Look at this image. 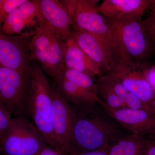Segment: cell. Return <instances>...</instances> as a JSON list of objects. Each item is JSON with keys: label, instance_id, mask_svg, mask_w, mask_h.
<instances>
[{"label": "cell", "instance_id": "14", "mask_svg": "<svg viewBox=\"0 0 155 155\" xmlns=\"http://www.w3.org/2000/svg\"><path fill=\"white\" fill-rule=\"evenodd\" d=\"M64 67L93 76L102 75L101 70L71 37L64 41Z\"/></svg>", "mask_w": 155, "mask_h": 155}, {"label": "cell", "instance_id": "18", "mask_svg": "<svg viewBox=\"0 0 155 155\" xmlns=\"http://www.w3.org/2000/svg\"><path fill=\"white\" fill-rule=\"evenodd\" d=\"M60 75L77 86L98 94L97 82L94 79V76L84 72L67 68L63 70Z\"/></svg>", "mask_w": 155, "mask_h": 155}, {"label": "cell", "instance_id": "19", "mask_svg": "<svg viewBox=\"0 0 155 155\" xmlns=\"http://www.w3.org/2000/svg\"><path fill=\"white\" fill-rule=\"evenodd\" d=\"M26 27L19 8L8 15L2 25V30L5 34L16 35L22 34Z\"/></svg>", "mask_w": 155, "mask_h": 155}, {"label": "cell", "instance_id": "22", "mask_svg": "<svg viewBox=\"0 0 155 155\" xmlns=\"http://www.w3.org/2000/svg\"><path fill=\"white\" fill-rule=\"evenodd\" d=\"M147 12L142 23L145 33L155 51V0Z\"/></svg>", "mask_w": 155, "mask_h": 155}, {"label": "cell", "instance_id": "8", "mask_svg": "<svg viewBox=\"0 0 155 155\" xmlns=\"http://www.w3.org/2000/svg\"><path fill=\"white\" fill-rule=\"evenodd\" d=\"M0 26V67L22 71H29L34 62L28 45L35 30L19 35H10Z\"/></svg>", "mask_w": 155, "mask_h": 155}, {"label": "cell", "instance_id": "24", "mask_svg": "<svg viewBox=\"0 0 155 155\" xmlns=\"http://www.w3.org/2000/svg\"><path fill=\"white\" fill-rule=\"evenodd\" d=\"M26 0H2L0 3V26L10 13L19 8Z\"/></svg>", "mask_w": 155, "mask_h": 155}, {"label": "cell", "instance_id": "15", "mask_svg": "<svg viewBox=\"0 0 155 155\" xmlns=\"http://www.w3.org/2000/svg\"><path fill=\"white\" fill-rule=\"evenodd\" d=\"M54 86L68 103L79 107H88L98 104L101 99L98 94L77 86L61 75L54 79Z\"/></svg>", "mask_w": 155, "mask_h": 155}, {"label": "cell", "instance_id": "7", "mask_svg": "<svg viewBox=\"0 0 155 155\" xmlns=\"http://www.w3.org/2000/svg\"><path fill=\"white\" fill-rule=\"evenodd\" d=\"M71 36L100 67L102 74L111 73L121 64L128 65L119 50L105 39L80 31L72 30Z\"/></svg>", "mask_w": 155, "mask_h": 155}, {"label": "cell", "instance_id": "31", "mask_svg": "<svg viewBox=\"0 0 155 155\" xmlns=\"http://www.w3.org/2000/svg\"><path fill=\"white\" fill-rule=\"evenodd\" d=\"M1 2H2V0H0V3H1Z\"/></svg>", "mask_w": 155, "mask_h": 155}, {"label": "cell", "instance_id": "2", "mask_svg": "<svg viewBox=\"0 0 155 155\" xmlns=\"http://www.w3.org/2000/svg\"><path fill=\"white\" fill-rule=\"evenodd\" d=\"M143 17L110 21L122 57L129 66L147 71L155 64V51L145 33Z\"/></svg>", "mask_w": 155, "mask_h": 155}, {"label": "cell", "instance_id": "27", "mask_svg": "<svg viewBox=\"0 0 155 155\" xmlns=\"http://www.w3.org/2000/svg\"><path fill=\"white\" fill-rule=\"evenodd\" d=\"M36 155H63L61 152L48 144L45 145Z\"/></svg>", "mask_w": 155, "mask_h": 155}, {"label": "cell", "instance_id": "29", "mask_svg": "<svg viewBox=\"0 0 155 155\" xmlns=\"http://www.w3.org/2000/svg\"><path fill=\"white\" fill-rule=\"evenodd\" d=\"M141 155H155V144L144 143Z\"/></svg>", "mask_w": 155, "mask_h": 155}, {"label": "cell", "instance_id": "9", "mask_svg": "<svg viewBox=\"0 0 155 155\" xmlns=\"http://www.w3.org/2000/svg\"><path fill=\"white\" fill-rule=\"evenodd\" d=\"M52 124L58 149L63 155L72 152V133L74 109L65 100L54 85L51 87Z\"/></svg>", "mask_w": 155, "mask_h": 155}, {"label": "cell", "instance_id": "23", "mask_svg": "<svg viewBox=\"0 0 155 155\" xmlns=\"http://www.w3.org/2000/svg\"><path fill=\"white\" fill-rule=\"evenodd\" d=\"M19 8L26 27L33 26L38 22L36 8L33 0H26Z\"/></svg>", "mask_w": 155, "mask_h": 155}, {"label": "cell", "instance_id": "25", "mask_svg": "<svg viewBox=\"0 0 155 155\" xmlns=\"http://www.w3.org/2000/svg\"><path fill=\"white\" fill-rule=\"evenodd\" d=\"M125 103V107L134 109V110H143L148 111L145 109V104L144 102L140 100L135 95L128 92L123 99Z\"/></svg>", "mask_w": 155, "mask_h": 155}, {"label": "cell", "instance_id": "4", "mask_svg": "<svg viewBox=\"0 0 155 155\" xmlns=\"http://www.w3.org/2000/svg\"><path fill=\"white\" fill-rule=\"evenodd\" d=\"M61 2L71 17L72 30L85 31L102 38L120 51L118 39L110 21L99 11L100 1L63 0Z\"/></svg>", "mask_w": 155, "mask_h": 155}, {"label": "cell", "instance_id": "26", "mask_svg": "<svg viewBox=\"0 0 155 155\" xmlns=\"http://www.w3.org/2000/svg\"><path fill=\"white\" fill-rule=\"evenodd\" d=\"M12 118L8 112L0 107V143L5 137Z\"/></svg>", "mask_w": 155, "mask_h": 155}, {"label": "cell", "instance_id": "12", "mask_svg": "<svg viewBox=\"0 0 155 155\" xmlns=\"http://www.w3.org/2000/svg\"><path fill=\"white\" fill-rule=\"evenodd\" d=\"M154 0H104L99 5L100 13L110 21L143 17Z\"/></svg>", "mask_w": 155, "mask_h": 155}, {"label": "cell", "instance_id": "13", "mask_svg": "<svg viewBox=\"0 0 155 155\" xmlns=\"http://www.w3.org/2000/svg\"><path fill=\"white\" fill-rule=\"evenodd\" d=\"M146 71L123 64L111 73L119 78L128 92L148 103L153 97L154 89L148 80Z\"/></svg>", "mask_w": 155, "mask_h": 155}, {"label": "cell", "instance_id": "11", "mask_svg": "<svg viewBox=\"0 0 155 155\" xmlns=\"http://www.w3.org/2000/svg\"><path fill=\"white\" fill-rule=\"evenodd\" d=\"M105 113L130 132L140 135L155 128V119L148 112L127 107L114 109L109 107L102 101L99 103Z\"/></svg>", "mask_w": 155, "mask_h": 155}, {"label": "cell", "instance_id": "3", "mask_svg": "<svg viewBox=\"0 0 155 155\" xmlns=\"http://www.w3.org/2000/svg\"><path fill=\"white\" fill-rule=\"evenodd\" d=\"M51 88V86L41 67L38 63L34 62L31 67L25 116H29L33 124L44 137L47 144L60 151L53 130Z\"/></svg>", "mask_w": 155, "mask_h": 155}, {"label": "cell", "instance_id": "16", "mask_svg": "<svg viewBox=\"0 0 155 155\" xmlns=\"http://www.w3.org/2000/svg\"><path fill=\"white\" fill-rule=\"evenodd\" d=\"M54 35L45 25L38 24L28 45L31 60L38 63L45 72L47 69L51 52L52 39Z\"/></svg>", "mask_w": 155, "mask_h": 155}, {"label": "cell", "instance_id": "17", "mask_svg": "<svg viewBox=\"0 0 155 155\" xmlns=\"http://www.w3.org/2000/svg\"><path fill=\"white\" fill-rule=\"evenodd\" d=\"M140 135L130 134L120 137L108 147V155H141L144 143Z\"/></svg>", "mask_w": 155, "mask_h": 155}, {"label": "cell", "instance_id": "21", "mask_svg": "<svg viewBox=\"0 0 155 155\" xmlns=\"http://www.w3.org/2000/svg\"><path fill=\"white\" fill-rule=\"evenodd\" d=\"M97 81L105 85L122 99L128 92L119 78L112 73L102 74L99 76Z\"/></svg>", "mask_w": 155, "mask_h": 155}, {"label": "cell", "instance_id": "6", "mask_svg": "<svg viewBox=\"0 0 155 155\" xmlns=\"http://www.w3.org/2000/svg\"><path fill=\"white\" fill-rule=\"evenodd\" d=\"M31 70L0 67V107L14 117L25 116Z\"/></svg>", "mask_w": 155, "mask_h": 155}, {"label": "cell", "instance_id": "30", "mask_svg": "<svg viewBox=\"0 0 155 155\" xmlns=\"http://www.w3.org/2000/svg\"><path fill=\"white\" fill-rule=\"evenodd\" d=\"M70 155H108L107 153L104 150H94L84 152L74 153Z\"/></svg>", "mask_w": 155, "mask_h": 155}, {"label": "cell", "instance_id": "1", "mask_svg": "<svg viewBox=\"0 0 155 155\" xmlns=\"http://www.w3.org/2000/svg\"><path fill=\"white\" fill-rule=\"evenodd\" d=\"M94 106L81 107L83 110L80 112L74 109L71 154L94 150L107 151L119 138L117 126L107 116L93 110Z\"/></svg>", "mask_w": 155, "mask_h": 155}, {"label": "cell", "instance_id": "5", "mask_svg": "<svg viewBox=\"0 0 155 155\" xmlns=\"http://www.w3.org/2000/svg\"><path fill=\"white\" fill-rule=\"evenodd\" d=\"M47 144L41 132L25 116L11 119L5 138L0 143L2 155H36Z\"/></svg>", "mask_w": 155, "mask_h": 155}, {"label": "cell", "instance_id": "28", "mask_svg": "<svg viewBox=\"0 0 155 155\" xmlns=\"http://www.w3.org/2000/svg\"><path fill=\"white\" fill-rule=\"evenodd\" d=\"M146 74L148 81L155 90V64L147 70Z\"/></svg>", "mask_w": 155, "mask_h": 155}, {"label": "cell", "instance_id": "10", "mask_svg": "<svg viewBox=\"0 0 155 155\" xmlns=\"http://www.w3.org/2000/svg\"><path fill=\"white\" fill-rule=\"evenodd\" d=\"M38 24L45 25L56 36L65 41L71 35L72 20L61 1L33 0Z\"/></svg>", "mask_w": 155, "mask_h": 155}, {"label": "cell", "instance_id": "20", "mask_svg": "<svg viewBox=\"0 0 155 155\" xmlns=\"http://www.w3.org/2000/svg\"><path fill=\"white\" fill-rule=\"evenodd\" d=\"M97 82L98 94L106 105L109 107L114 109L125 107L123 99L103 84L97 81Z\"/></svg>", "mask_w": 155, "mask_h": 155}]
</instances>
